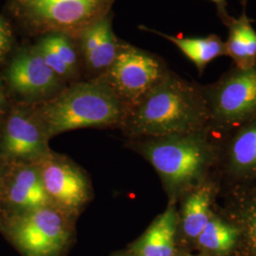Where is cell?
<instances>
[{"instance_id":"cell-11","label":"cell","mask_w":256,"mask_h":256,"mask_svg":"<svg viewBox=\"0 0 256 256\" xmlns=\"http://www.w3.org/2000/svg\"><path fill=\"white\" fill-rule=\"evenodd\" d=\"M86 80L101 77L119 54L122 39L113 30V12L84 28L76 36Z\"/></svg>"},{"instance_id":"cell-6","label":"cell","mask_w":256,"mask_h":256,"mask_svg":"<svg viewBox=\"0 0 256 256\" xmlns=\"http://www.w3.org/2000/svg\"><path fill=\"white\" fill-rule=\"evenodd\" d=\"M5 78L10 90L28 106L52 99L68 86L48 66L34 43L24 44L14 52Z\"/></svg>"},{"instance_id":"cell-16","label":"cell","mask_w":256,"mask_h":256,"mask_svg":"<svg viewBox=\"0 0 256 256\" xmlns=\"http://www.w3.org/2000/svg\"><path fill=\"white\" fill-rule=\"evenodd\" d=\"M176 216L169 208L149 227L135 246L137 256H174Z\"/></svg>"},{"instance_id":"cell-17","label":"cell","mask_w":256,"mask_h":256,"mask_svg":"<svg viewBox=\"0 0 256 256\" xmlns=\"http://www.w3.org/2000/svg\"><path fill=\"white\" fill-rule=\"evenodd\" d=\"M210 192L202 189L194 192L184 204L183 209V230L187 236L198 238L209 222Z\"/></svg>"},{"instance_id":"cell-23","label":"cell","mask_w":256,"mask_h":256,"mask_svg":"<svg viewBox=\"0 0 256 256\" xmlns=\"http://www.w3.org/2000/svg\"><path fill=\"white\" fill-rule=\"evenodd\" d=\"M4 104H5V95H4V90H3L2 81L0 79V110L4 106Z\"/></svg>"},{"instance_id":"cell-24","label":"cell","mask_w":256,"mask_h":256,"mask_svg":"<svg viewBox=\"0 0 256 256\" xmlns=\"http://www.w3.org/2000/svg\"></svg>"},{"instance_id":"cell-9","label":"cell","mask_w":256,"mask_h":256,"mask_svg":"<svg viewBox=\"0 0 256 256\" xmlns=\"http://www.w3.org/2000/svg\"><path fill=\"white\" fill-rule=\"evenodd\" d=\"M36 164L52 205L70 218L80 214L90 198V183L82 170L52 152Z\"/></svg>"},{"instance_id":"cell-3","label":"cell","mask_w":256,"mask_h":256,"mask_svg":"<svg viewBox=\"0 0 256 256\" xmlns=\"http://www.w3.org/2000/svg\"><path fill=\"white\" fill-rule=\"evenodd\" d=\"M115 0H8L10 16L28 36L50 32L76 36L112 12Z\"/></svg>"},{"instance_id":"cell-2","label":"cell","mask_w":256,"mask_h":256,"mask_svg":"<svg viewBox=\"0 0 256 256\" xmlns=\"http://www.w3.org/2000/svg\"><path fill=\"white\" fill-rule=\"evenodd\" d=\"M34 106L48 138L78 128L122 124L128 113L102 77L70 84L52 99Z\"/></svg>"},{"instance_id":"cell-21","label":"cell","mask_w":256,"mask_h":256,"mask_svg":"<svg viewBox=\"0 0 256 256\" xmlns=\"http://www.w3.org/2000/svg\"><path fill=\"white\" fill-rule=\"evenodd\" d=\"M210 1L216 5V10H218V16L221 20V22L227 27L229 25L230 20L234 18V16H230L229 12H228L227 0H210Z\"/></svg>"},{"instance_id":"cell-10","label":"cell","mask_w":256,"mask_h":256,"mask_svg":"<svg viewBox=\"0 0 256 256\" xmlns=\"http://www.w3.org/2000/svg\"><path fill=\"white\" fill-rule=\"evenodd\" d=\"M48 140L34 106L25 104L14 110L7 120L1 148L10 158L36 164L50 152Z\"/></svg>"},{"instance_id":"cell-1","label":"cell","mask_w":256,"mask_h":256,"mask_svg":"<svg viewBox=\"0 0 256 256\" xmlns=\"http://www.w3.org/2000/svg\"><path fill=\"white\" fill-rule=\"evenodd\" d=\"M203 90L169 70L164 78L128 110L122 126L131 135H187L209 119Z\"/></svg>"},{"instance_id":"cell-8","label":"cell","mask_w":256,"mask_h":256,"mask_svg":"<svg viewBox=\"0 0 256 256\" xmlns=\"http://www.w3.org/2000/svg\"><path fill=\"white\" fill-rule=\"evenodd\" d=\"M185 136H169V138L149 144L144 148L151 164L172 188L192 182L206 164V153L202 144Z\"/></svg>"},{"instance_id":"cell-14","label":"cell","mask_w":256,"mask_h":256,"mask_svg":"<svg viewBox=\"0 0 256 256\" xmlns=\"http://www.w3.org/2000/svg\"><path fill=\"white\" fill-rule=\"evenodd\" d=\"M8 198L14 206L23 212L52 206L36 164L27 165L16 174L10 185Z\"/></svg>"},{"instance_id":"cell-19","label":"cell","mask_w":256,"mask_h":256,"mask_svg":"<svg viewBox=\"0 0 256 256\" xmlns=\"http://www.w3.org/2000/svg\"><path fill=\"white\" fill-rule=\"evenodd\" d=\"M238 135L232 147L234 164L240 169L256 168V117Z\"/></svg>"},{"instance_id":"cell-13","label":"cell","mask_w":256,"mask_h":256,"mask_svg":"<svg viewBox=\"0 0 256 256\" xmlns=\"http://www.w3.org/2000/svg\"><path fill=\"white\" fill-rule=\"evenodd\" d=\"M142 30L164 37L173 43L202 74L207 64L220 56H228L225 42L216 34L205 37H182L166 34L156 30L140 26Z\"/></svg>"},{"instance_id":"cell-22","label":"cell","mask_w":256,"mask_h":256,"mask_svg":"<svg viewBox=\"0 0 256 256\" xmlns=\"http://www.w3.org/2000/svg\"><path fill=\"white\" fill-rule=\"evenodd\" d=\"M250 229H252V232L254 238H256V209L250 218Z\"/></svg>"},{"instance_id":"cell-7","label":"cell","mask_w":256,"mask_h":256,"mask_svg":"<svg viewBox=\"0 0 256 256\" xmlns=\"http://www.w3.org/2000/svg\"><path fill=\"white\" fill-rule=\"evenodd\" d=\"M209 116L224 124L256 117V64L234 66L220 81L203 90Z\"/></svg>"},{"instance_id":"cell-12","label":"cell","mask_w":256,"mask_h":256,"mask_svg":"<svg viewBox=\"0 0 256 256\" xmlns=\"http://www.w3.org/2000/svg\"><path fill=\"white\" fill-rule=\"evenodd\" d=\"M34 44L48 66L68 86L82 81V61L75 37L50 32L37 37Z\"/></svg>"},{"instance_id":"cell-15","label":"cell","mask_w":256,"mask_h":256,"mask_svg":"<svg viewBox=\"0 0 256 256\" xmlns=\"http://www.w3.org/2000/svg\"><path fill=\"white\" fill-rule=\"evenodd\" d=\"M252 22L254 20L248 16L246 2H244L240 16L232 18L227 26L229 34L225 45L228 56L239 68L256 64V30Z\"/></svg>"},{"instance_id":"cell-5","label":"cell","mask_w":256,"mask_h":256,"mask_svg":"<svg viewBox=\"0 0 256 256\" xmlns=\"http://www.w3.org/2000/svg\"><path fill=\"white\" fill-rule=\"evenodd\" d=\"M70 220L54 206L26 210L14 221L12 236L26 256H57L72 236Z\"/></svg>"},{"instance_id":"cell-20","label":"cell","mask_w":256,"mask_h":256,"mask_svg":"<svg viewBox=\"0 0 256 256\" xmlns=\"http://www.w3.org/2000/svg\"><path fill=\"white\" fill-rule=\"evenodd\" d=\"M14 32L9 21L0 14V64L9 57L14 46Z\"/></svg>"},{"instance_id":"cell-18","label":"cell","mask_w":256,"mask_h":256,"mask_svg":"<svg viewBox=\"0 0 256 256\" xmlns=\"http://www.w3.org/2000/svg\"><path fill=\"white\" fill-rule=\"evenodd\" d=\"M238 230L220 220H209L198 236V243L209 250L216 252H228L238 239Z\"/></svg>"},{"instance_id":"cell-4","label":"cell","mask_w":256,"mask_h":256,"mask_svg":"<svg viewBox=\"0 0 256 256\" xmlns=\"http://www.w3.org/2000/svg\"><path fill=\"white\" fill-rule=\"evenodd\" d=\"M168 72L167 66L160 56L122 40L115 61L101 77L128 111Z\"/></svg>"}]
</instances>
